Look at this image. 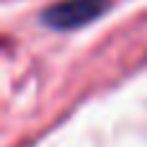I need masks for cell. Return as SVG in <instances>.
Segmentation results:
<instances>
[{"mask_svg": "<svg viewBox=\"0 0 147 147\" xmlns=\"http://www.w3.org/2000/svg\"><path fill=\"white\" fill-rule=\"evenodd\" d=\"M106 8H109V0H59L41 13V21L49 28L67 31V28H78L83 23H90Z\"/></svg>", "mask_w": 147, "mask_h": 147, "instance_id": "6da1fadb", "label": "cell"}]
</instances>
